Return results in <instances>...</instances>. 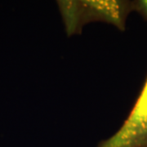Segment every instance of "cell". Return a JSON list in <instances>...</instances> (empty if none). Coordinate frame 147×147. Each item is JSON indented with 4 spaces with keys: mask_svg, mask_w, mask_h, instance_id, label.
<instances>
[{
    "mask_svg": "<svg viewBox=\"0 0 147 147\" xmlns=\"http://www.w3.org/2000/svg\"><path fill=\"white\" fill-rule=\"evenodd\" d=\"M68 34L79 30L91 21H103L124 30L133 1H62L58 2Z\"/></svg>",
    "mask_w": 147,
    "mask_h": 147,
    "instance_id": "cell-1",
    "label": "cell"
},
{
    "mask_svg": "<svg viewBox=\"0 0 147 147\" xmlns=\"http://www.w3.org/2000/svg\"><path fill=\"white\" fill-rule=\"evenodd\" d=\"M97 147H147V79L123 125Z\"/></svg>",
    "mask_w": 147,
    "mask_h": 147,
    "instance_id": "cell-2",
    "label": "cell"
},
{
    "mask_svg": "<svg viewBox=\"0 0 147 147\" xmlns=\"http://www.w3.org/2000/svg\"><path fill=\"white\" fill-rule=\"evenodd\" d=\"M134 11H138L147 21V0L133 1Z\"/></svg>",
    "mask_w": 147,
    "mask_h": 147,
    "instance_id": "cell-3",
    "label": "cell"
}]
</instances>
